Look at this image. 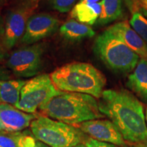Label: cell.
Wrapping results in <instances>:
<instances>
[{
    "label": "cell",
    "instance_id": "6da1fadb",
    "mask_svg": "<svg viewBox=\"0 0 147 147\" xmlns=\"http://www.w3.org/2000/svg\"><path fill=\"white\" fill-rule=\"evenodd\" d=\"M99 108L122 134L125 140L133 143L147 141V125L142 103L133 93L124 89L103 91Z\"/></svg>",
    "mask_w": 147,
    "mask_h": 147
},
{
    "label": "cell",
    "instance_id": "7a4b0ae2",
    "mask_svg": "<svg viewBox=\"0 0 147 147\" xmlns=\"http://www.w3.org/2000/svg\"><path fill=\"white\" fill-rule=\"evenodd\" d=\"M39 110L44 116L75 126L105 117L100 112L95 97L73 92L63 91L43 104Z\"/></svg>",
    "mask_w": 147,
    "mask_h": 147
},
{
    "label": "cell",
    "instance_id": "3957f363",
    "mask_svg": "<svg viewBox=\"0 0 147 147\" xmlns=\"http://www.w3.org/2000/svg\"><path fill=\"white\" fill-rule=\"evenodd\" d=\"M59 91L88 94L100 98L106 83L104 74L91 64L72 62L58 67L51 74Z\"/></svg>",
    "mask_w": 147,
    "mask_h": 147
},
{
    "label": "cell",
    "instance_id": "277c9868",
    "mask_svg": "<svg viewBox=\"0 0 147 147\" xmlns=\"http://www.w3.org/2000/svg\"><path fill=\"white\" fill-rule=\"evenodd\" d=\"M93 51L108 68L117 72L131 71L140 60L138 55L108 29L97 37Z\"/></svg>",
    "mask_w": 147,
    "mask_h": 147
},
{
    "label": "cell",
    "instance_id": "5b68a950",
    "mask_svg": "<svg viewBox=\"0 0 147 147\" xmlns=\"http://www.w3.org/2000/svg\"><path fill=\"white\" fill-rule=\"evenodd\" d=\"M32 135L51 147H74L88 138L76 126L55 120L46 116H37L30 125Z\"/></svg>",
    "mask_w": 147,
    "mask_h": 147
},
{
    "label": "cell",
    "instance_id": "8992f818",
    "mask_svg": "<svg viewBox=\"0 0 147 147\" xmlns=\"http://www.w3.org/2000/svg\"><path fill=\"white\" fill-rule=\"evenodd\" d=\"M62 92L55 87L51 75H37L23 86L20 100L14 106L25 113L34 114L43 104Z\"/></svg>",
    "mask_w": 147,
    "mask_h": 147
},
{
    "label": "cell",
    "instance_id": "52a82bcc",
    "mask_svg": "<svg viewBox=\"0 0 147 147\" xmlns=\"http://www.w3.org/2000/svg\"><path fill=\"white\" fill-rule=\"evenodd\" d=\"M44 52L43 44H34L22 47L10 55L6 65L18 77L29 78L36 76L42 69Z\"/></svg>",
    "mask_w": 147,
    "mask_h": 147
},
{
    "label": "cell",
    "instance_id": "ba28073f",
    "mask_svg": "<svg viewBox=\"0 0 147 147\" xmlns=\"http://www.w3.org/2000/svg\"><path fill=\"white\" fill-rule=\"evenodd\" d=\"M36 6L25 3L10 11L4 24V45L6 50L12 49L23 36L27 22Z\"/></svg>",
    "mask_w": 147,
    "mask_h": 147
},
{
    "label": "cell",
    "instance_id": "9c48e42d",
    "mask_svg": "<svg viewBox=\"0 0 147 147\" xmlns=\"http://www.w3.org/2000/svg\"><path fill=\"white\" fill-rule=\"evenodd\" d=\"M60 22L55 16L47 13L33 14L27 22L25 32L21 42L32 45L51 36L57 31Z\"/></svg>",
    "mask_w": 147,
    "mask_h": 147
},
{
    "label": "cell",
    "instance_id": "30bf717a",
    "mask_svg": "<svg viewBox=\"0 0 147 147\" xmlns=\"http://www.w3.org/2000/svg\"><path fill=\"white\" fill-rule=\"evenodd\" d=\"M76 126L86 135L96 140L110 143L121 147H128L122 134L111 121L95 119L85 121Z\"/></svg>",
    "mask_w": 147,
    "mask_h": 147
},
{
    "label": "cell",
    "instance_id": "8fae6325",
    "mask_svg": "<svg viewBox=\"0 0 147 147\" xmlns=\"http://www.w3.org/2000/svg\"><path fill=\"white\" fill-rule=\"evenodd\" d=\"M37 117L8 104H0V128L8 132H20L30 127Z\"/></svg>",
    "mask_w": 147,
    "mask_h": 147
},
{
    "label": "cell",
    "instance_id": "7c38bea8",
    "mask_svg": "<svg viewBox=\"0 0 147 147\" xmlns=\"http://www.w3.org/2000/svg\"><path fill=\"white\" fill-rule=\"evenodd\" d=\"M108 29L115 36L119 37L128 47L138 55L140 58L147 60V45L127 21L119 22Z\"/></svg>",
    "mask_w": 147,
    "mask_h": 147
},
{
    "label": "cell",
    "instance_id": "4fadbf2b",
    "mask_svg": "<svg viewBox=\"0 0 147 147\" xmlns=\"http://www.w3.org/2000/svg\"><path fill=\"white\" fill-rule=\"evenodd\" d=\"M127 86L129 89L147 101V60L140 59L133 73L128 76Z\"/></svg>",
    "mask_w": 147,
    "mask_h": 147
},
{
    "label": "cell",
    "instance_id": "5bb4252c",
    "mask_svg": "<svg viewBox=\"0 0 147 147\" xmlns=\"http://www.w3.org/2000/svg\"><path fill=\"white\" fill-rule=\"evenodd\" d=\"M59 32L64 38L69 41H80L95 36V33L88 25L75 19H69L59 27Z\"/></svg>",
    "mask_w": 147,
    "mask_h": 147
},
{
    "label": "cell",
    "instance_id": "9a60e30c",
    "mask_svg": "<svg viewBox=\"0 0 147 147\" xmlns=\"http://www.w3.org/2000/svg\"><path fill=\"white\" fill-rule=\"evenodd\" d=\"M102 12L100 2L87 3L78 2L71 10L70 16L73 19L86 25H92L96 23Z\"/></svg>",
    "mask_w": 147,
    "mask_h": 147
},
{
    "label": "cell",
    "instance_id": "2e32d148",
    "mask_svg": "<svg viewBox=\"0 0 147 147\" xmlns=\"http://www.w3.org/2000/svg\"><path fill=\"white\" fill-rule=\"evenodd\" d=\"M27 82L23 80H0V104L15 106L21 96L22 88Z\"/></svg>",
    "mask_w": 147,
    "mask_h": 147
},
{
    "label": "cell",
    "instance_id": "e0dca14e",
    "mask_svg": "<svg viewBox=\"0 0 147 147\" xmlns=\"http://www.w3.org/2000/svg\"><path fill=\"white\" fill-rule=\"evenodd\" d=\"M102 12L96 23L97 25H107L120 18L123 15L122 0H102Z\"/></svg>",
    "mask_w": 147,
    "mask_h": 147
},
{
    "label": "cell",
    "instance_id": "ac0fdd59",
    "mask_svg": "<svg viewBox=\"0 0 147 147\" xmlns=\"http://www.w3.org/2000/svg\"><path fill=\"white\" fill-rule=\"evenodd\" d=\"M129 24L147 45V18L140 12H136L132 14Z\"/></svg>",
    "mask_w": 147,
    "mask_h": 147
},
{
    "label": "cell",
    "instance_id": "d6986e66",
    "mask_svg": "<svg viewBox=\"0 0 147 147\" xmlns=\"http://www.w3.org/2000/svg\"><path fill=\"white\" fill-rule=\"evenodd\" d=\"M18 147H51L45 143L37 140L32 132L25 131L22 132V135L18 140Z\"/></svg>",
    "mask_w": 147,
    "mask_h": 147
},
{
    "label": "cell",
    "instance_id": "ffe728a7",
    "mask_svg": "<svg viewBox=\"0 0 147 147\" xmlns=\"http://www.w3.org/2000/svg\"><path fill=\"white\" fill-rule=\"evenodd\" d=\"M22 132L0 131V147H18V140Z\"/></svg>",
    "mask_w": 147,
    "mask_h": 147
},
{
    "label": "cell",
    "instance_id": "44dd1931",
    "mask_svg": "<svg viewBox=\"0 0 147 147\" xmlns=\"http://www.w3.org/2000/svg\"><path fill=\"white\" fill-rule=\"evenodd\" d=\"M51 8L61 13L72 10L77 0H48Z\"/></svg>",
    "mask_w": 147,
    "mask_h": 147
},
{
    "label": "cell",
    "instance_id": "7402d4cb",
    "mask_svg": "<svg viewBox=\"0 0 147 147\" xmlns=\"http://www.w3.org/2000/svg\"><path fill=\"white\" fill-rule=\"evenodd\" d=\"M129 8L132 14L136 12H140L147 18V0H133Z\"/></svg>",
    "mask_w": 147,
    "mask_h": 147
},
{
    "label": "cell",
    "instance_id": "603a6c76",
    "mask_svg": "<svg viewBox=\"0 0 147 147\" xmlns=\"http://www.w3.org/2000/svg\"><path fill=\"white\" fill-rule=\"evenodd\" d=\"M87 147H121L117 145L110 144V143L100 142V141L96 140L88 137L86 141L84 143Z\"/></svg>",
    "mask_w": 147,
    "mask_h": 147
},
{
    "label": "cell",
    "instance_id": "cb8c5ba5",
    "mask_svg": "<svg viewBox=\"0 0 147 147\" xmlns=\"http://www.w3.org/2000/svg\"><path fill=\"white\" fill-rule=\"evenodd\" d=\"M6 51L4 45V25L1 16H0V60L4 57Z\"/></svg>",
    "mask_w": 147,
    "mask_h": 147
},
{
    "label": "cell",
    "instance_id": "d4e9b609",
    "mask_svg": "<svg viewBox=\"0 0 147 147\" xmlns=\"http://www.w3.org/2000/svg\"><path fill=\"white\" fill-rule=\"evenodd\" d=\"M8 77V74L5 73L4 69L2 68L1 65H0V78H7Z\"/></svg>",
    "mask_w": 147,
    "mask_h": 147
},
{
    "label": "cell",
    "instance_id": "484cf974",
    "mask_svg": "<svg viewBox=\"0 0 147 147\" xmlns=\"http://www.w3.org/2000/svg\"><path fill=\"white\" fill-rule=\"evenodd\" d=\"M100 0H80L79 2L82 3H98Z\"/></svg>",
    "mask_w": 147,
    "mask_h": 147
},
{
    "label": "cell",
    "instance_id": "4316f807",
    "mask_svg": "<svg viewBox=\"0 0 147 147\" xmlns=\"http://www.w3.org/2000/svg\"><path fill=\"white\" fill-rule=\"evenodd\" d=\"M40 0H25L27 3H29V4L32 5H36V3L39 1Z\"/></svg>",
    "mask_w": 147,
    "mask_h": 147
},
{
    "label": "cell",
    "instance_id": "83f0119b",
    "mask_svg": "<svg viewBox=\"0 0 147 147\" xmlns=\"http://www.w3.org/2000/svg\"><path fill=\"white\" fill-rule=\"evenodd\" d=\"M74 147H87V146H85V144L82 143V144H78V145H76V146H74Z\"/></svg>",
    "mask_w": 147,
    "mask_h": 147
},
{
    "label": "cell",
    "instance_id": "f1b7e54d",
    "mask_svg": "<svg viewBox=\"0 0 147 147\" xmlns=\"http://www.w3.org/2000/svg\"><path fill=\"white\" fill-rule=\"evenodd\" d=\"M132 1H133V0H126L127 3V4H128L129 7V5H131V2H132Z\"/></svg>",
    "mask_w": 147,
    "mask_h": 147
},
{
    "label": "cell",
    "instance_id": "f546056e",
    "mask_svg": "<svg viewBox=\"0 0 147 147\" xmlns=\"http://www.w3.org/2000/svg\"><path fill=\"white\" fill-rule=\"evenodd\" d=\"M7 0H0V6H1V5H2Z\"/></svg>",
    "mask_w": 147,
    "mask_h": 147
},
{
    "label": "cell",
    "instance_id": "4dcf8cb0",
    "mask_svg": "<svg viewBox=\"0 0 147 147\" xmlns=\"http://www.w3.org/2000/svg\"><path fill=\"white\" fill-rule=\"evenodd\" d=\"M145 118H146V122L147 124V107H146V115H145Z\"/></svg>",
    "mask_w": 147,
    "mask_h": 147
},
{
    "label": "cell",
    "instance_id": "1f68e13d",
    "mask_svg": "<svg viewBox=\"0 0 147 147\" xmlns=\"http://www.w3.org/2000/svg\"><path fill=\"white\" fill-rule=\"evenodd\" d=\"M139 147H147V146L145 144H144V145H141V146H140Z\"/></svg>",
    "mask_w": 147,
    "mask_h": 147
},
{
    "label": "cell",
    "instance_id": "d6a6232c",
    "mask_svg": "<svg viewBox=\"0 0 147 147\" xmlns=\"http://www.w3.org/2000/svg\"><path fill=\"white\" fill-rule=\"evenodd\" d=\"M145 145H146V146H147V141H146V142H145Z\"/></svg>",
    "mask_w": 147,
    "mask_h": 147
},
{
    "label": "cell",
    "instance_id": "836d02e7",
    "mask_svg": "<svg viewBox=\"0 0 147 147\" xmlns=\"http://www.w3.org/2000/svg\"><path fill=\"white\" fill-rule=\"evenodd\" d=\"M0 131H2V130H1V128H0Z\"/></svg>",
    "mask_w": 147,
    "mask_h": 147
}]
</instances>
